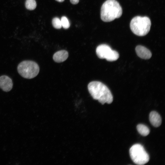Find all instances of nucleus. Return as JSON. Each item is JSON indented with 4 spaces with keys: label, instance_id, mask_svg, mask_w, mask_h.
I'll list each match as a JSON object with an SVG mask.
<instances>
[{
    "label": "nucleus",
    "instance_id": "obj_1",
    "mask_svg": "<svg viewBox=\"0 0 165 165\" xmlns=\"http://www.w3.org/2000/svg\"><path fill=\"white\" fill-rule=\"evenodd\" d=\"M89 93L93 98L102 105L111 104L113 101V96L108 88L103 83L97 81L90 82L88 85Z\"/></svg>",
    "mask_w": 165,
    "mask_h": 165
},
{
    "label": "nucleus",
    "instance_id": "obj_2",
    "mask_svg": "<svg viewBox=\"0 0 165 165\" xmlns=\"http://www.w3.org/2000/svg\"><path fill=\"white\" fill-rule=\"evenodd\" d=\"M122 13V7L117 1L107 0L101 8V19L104 22H109L120 17Z\"/></svg>",
    "mask_w": 165,
    "mask_h": 165
},
{
    "label": "nucleus",
    "instance_id": "obj_3",
    "mask_svg": "<svg viewBox=\"0 0 165 165\" xmlns=\"http://www.w3.org/2000/svg\"><path fill=\"white\" fill-rule=\"evenodd\" d=\"M151 24V20L148 17L137 16L131 20L130 27L132 32L135 35L143 36L149 31Z\"/></svg>",
    "mask_w": 165,
    "mask_h": 165
},
{
    "label": "nucleus",
    "instance_id": "obj_4",
    "mask_svg": "<svg viewBox=\"0 0 165 165\" xmlns=\"http://www.w3.org/2000/svg\"><path fill=\"white\" fill-rule=\"evenodd\" d=\"M19 74L24 78L32 79L36 77L39 71L38 64L32 61L26 60L19 64L17 67Z\"/></svg>",
    "mask_w": 165,
    "mask_h": 165
},
{
    "label": "nucleus",
    "instance_id": "obj_5",
    "mask_svg": "<svg viewBox=\"0 0 165 165\" xmlns=\"http://www.w3.org/2000/svg\"><path fill=\"white\" fill-rule=\"evenodd\" d=\"M129 153L132 160L137 165H144L149 161L148 154L140 144L133 145L130 149Z\"/></svg>",
    "mask_w": 165,
    "mask_h": 165
},
{
    "label": "nucleus",
    "instance_id": "obj_6",
    "mask_svg": "<svg viewBox=\"0 0 165 165\" xmlns=\"http://www.w3.org/2000/svg\"><path fill=\"white\" fill-rule=\"evenodd\" d=\"M96 53L100 59H105L109 61H114L119 58L118 52L112 50L108 45L103 44L99 45L96 48Z\"/></svg>",
    "mask_w": 165,
    "mask_h": 165
},
{
    "label": "nucleus",
    "instance_id": "obj_7",
    "mask_svg": "<svg viewBox=\"0 0 165 165\" xmlns=\"http://www.w3.org/2000/svg\"><path fill=\"white\" fill-rule=\"evenodd\" d=\"M13 82L12 79L6 75L0 76V88L5 92L10 91L12 88Z\"/></svg>",
    "mask_w": 165,
    "mask_h": 165
},
{
    "label": "nucleus",
    "instance_id": "obj_8",
    "mask_svg": "<svg viewBox=\"0 0 165 165\" xmlns=\"http://www.w3.org/2000/svg\"><path fill=\"white\" fill-rule=\"evenodd\" d=\"M135 51L138 56L142 59H148L152 56V53L150 51L144 46H137L135 48Z\"/></svg>",
    "mask_w": 165,
    "mask_h": 165
},
{
    "label": "nucleus",
    "instance_id": "obj_9",
    "mask_svg": "<svg viewBox=\"0 0 165 165\" xmlns=\"http://www.w3.org/2000/svg\"><path fill=\"white\" fill-rule=\"evenodd\" d=\"M149 119L151 124L154 127H158L161 124V118L157 112H151L149 115Z\"/></svg>",
    "mask_w": 165,
    "mask_h": 165
},
{
    "label": "nucleus",
    "instance_id": "obj_10",
    "mask_svg": "<svg viewBox=\"0 0 165 165\" xmlns=\"http://www.w3.org/2000/svg\"><path fill=\"white\" fill-rule=\"evenodd\" d=\"M68 56V52L65 50H61L56 52L53 55V59L54 61L57 63L65 61Z\"/></svg>",
    "mask_w": 165,
    "mask_h": 165
},
{
    "label": "nucleus",
    "instance_id": "obj_11",
    "mask_svg": "<svg viewBox=\"0 0 165 165\" xmlns=\"http://www.w3.org/2000/svg\"><path fill=\"white\" fill-rule=\"evenodd\" d=\"M137 129L140 134L143 136H146L150 133L148 128L144 124H138L137 126Z\"/></svg>",
    "mask_w": 165,
    "mask_h": 165
},
{
    "label": "nucleus",
    "instance_id": "obj_12",
    "mask_svg": "<svg viewBox=\"0 0 165 165\" xmlns=\"http://www.w3.org/2000/svg\"><path fill=\"white\" fill-rule=\"evenodd\" d=\"M25 7L29 10H33L36 7L37 4L35 0H26L25 3Z\"/></svg>",
    "mask_w": 165,
    "mask_h": 165
},
{
    "label": "nucleus",
    "instance_id": "obj_13",
    "mask_svg": "<svg viewBox=\"0 0 165 165\" xmlns=\"http://www.w3.org/2000/svg\"><path fill=\"white\" fill-rule=\"evenodd\" d=\"M52 24L53 27L56 29H61L62 27L61 20L57 17H54L53 19Z\"/></svg>",
    "mask_w": 165,
    "mask_h": 165
},
{
    "label": "nucleus",
    "instance_id": "obj_14",
    "mask_svg": "<svg viewBox=\"0 0 165 165\" xmlns=\"http://www.w3.org/2000/svg\"><path fill=\"white\" fill-rule=\"evenodd\" d=\"M62 26L64 29L68 28L70 26V24L68 18L65 16L61 17V19Z\"/></svg>",
    "mask_w": 165,
    "mask_h": 165
},
{
    "label": "nucleus",
    "instance_id": "obj_15",
    "mask_svg": "<svg viewBox=\"0 0 165 165\" xmlns=\"http://www.w3.org/2000/svg\"><path fill=\"white\" fill-rule=\"evenodd\" d=\"M70 1L72 4L75 5L79 3V0H70Z\"/></svg>",
    "mask_w": 165,
    "mask_h": 165
},
{
    "label": "nucleus",
    "instance_id": "obj_16",
    "mask_svg": "<svg viewBox=\"0 0 165 165\" xmlns=\"http://www.w3.org/2000/svg\"><path fill=\"white\" fill-rule=\"evenodd\" d=\"M55 0L59 2H63L64 0Z\"/></svg>",
    "mask_w": 165,
    "mask_h": 165
}]
</instances>
